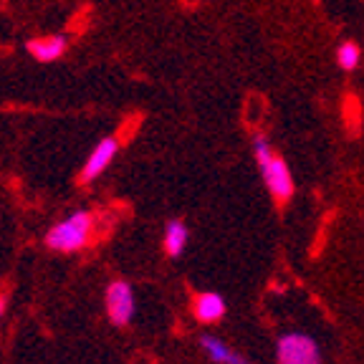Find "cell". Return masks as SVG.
<instances>
[{
	"mask_svg": "<svg viewBox=\"0 0 364 364\" xmlns=\"http://www.w3.org/2000/svg\"><path fill=\"white\" fill-rule=\"evenodd\" d=\"M253 154H256L258 170H261V177L266 182L268 193L273 195V200L276 203H289L296 185H294V175H291L289 165H286V159L273 152L263 134L253 136Z\"/></svg>",
	"mask_w": 364,
	"mask_h": 364,
	"instance_id": "1",
	"label": "cell"
},
{
	"mask_svg": "<svg viewBox=\"0 0 364 364\" xmlns=\"http://www.w3.org/2000/svg\"><path fill=\"white\" fill-rule=\"evenodd\" d=\"M91 230H94V215L89 210H79L48 228L43 240L48 248L58 250V253H76V250L86 248Z\"/></svg>",
	"mask_w": 364,
	"mask_h": 364,
	"instance_id": "2",
	"label": "cell"
},
{
	"mask_svg": "<svg viewBox=\"0 0 364 364\" xmlns=\"http://www.w3.org/2000/svg\"><path fill=\"white\" fill-rule=\"evenodd\" d=\"M276 364H324L318 344L304 331H286L276 341Z\"/></svg>",
	"mask_w": 364,
	"mask_h": 364,
	"instance_id": "3",
	"label": "cell"
},
{
	"mask_svg": "<svg viewBox=\"0 0 364 364\" xmlns=\"http://www.w3.org/2000/svg\"><path fill=\"white\" fill-rule=\"evenodd\" d=\"M104 306H107L109 321L114 326H127L134 318V289L127 281H112L104 294Z\"/></svg>",
	"mask_w": 364,
	"mask_h": 364,
	"instance_id": "4",
	"label": "cell"
},
{
	"mask_svg": "<svg viewBox=\"0 0 364 364\" xmlns=\"http://www.w3.org/2000/svg\"><path fill=\"white\" fill-rule=\"evenodd\" d=\"M117 152H119V139H117V136H104L102 142L91 149L84 167H81V172H79L81 185H89V182H94L99 175H104V170H107L114 162V157H117Z\"/></svg>",
	"mask_w": 364,
	"mask_h": 364,
	"instance_id": "5",
	"label": "cell"
},
{
	"mask_svg": "<svg viewBox=\"0 0 364 364\" xmlns=\"http://www.w3.org/2000/svg\"><path fill=\"white\" fill-rule=\"evenodd\" d=\"M225 311H228L225 299L220 294H215V291H203V294L195 296L193 314L203 324H215V321H220L225 316Z\"/></svg>",
	"mask_w": 364,
	"mask_h": 364,
	"instance_id": "6",
	"label": "cell"
},
{
	"mask_svg": "<svg viewBox=\"0 0 364 364\" xmlns=\"http://www.w3.org/2000/svg\"><path fill=\"white\" fill-rule=\"evenodd\" d=\"M26 51L31 53V58L41 63H51L66 53V38L63 36H41V38H31L26 43Z\"/></svg>",
	"mask_w": 364,
	"mask_h": 364,
	"instance_id": "7",
	"label": "cell"
},
{
	"mask_svg": "<svg viewBox=\"0 0 364 364\" xmlns=\"http://www.w3.org/2000/svg\"><path fill=\"white\" fill-rule=\"evenodd\" d=\"M200 349H203V352L208 354L215 364H253L248 357H243V354H238L235 349L228 347L220 336L203 334L200 336Z\"/></svg>",
	"mask_w": 364,
	"mask_h": 364,
	"instance_id": "8",
	"label": "cell"
},
{
	"mask_svg": "<svg viewBox=\"0 0 364 364\" xmlns=\"http://www.w3.org/2000/svg\"><path fill=\"white\" fill-rule=\"evenodd\" d=\"M190 240V230L185 225V220H170L165 225V233H162V245H165V253L172 258H180L188 248Z\"/></svg>",
	"mask_w": 364,
	"mask_h": 364,
	"instance_id": "9",
	"label": "cell"
},
{
	"mask_svg": "<svg viewBox=\"0 0 364 364\" xmlns=\"http://www.w3.org/2000/svg\"><path fill=\"white\" fill-rule=\"evenodd\" d=\"M362 61V51H359V46L354 41H347V43L339 46V51H336V63H339L344 71H354Z\"/></svg>",
	"mask_w": 364,
	"mask_h": 364,
	"instance_id": "10",
	"label": "cell"
},
{
	"mask_svg": "<svg viewBox=\"0 0 364 364\" xmlns=\"http://www.w3.org/2000/svg\"><path fill=\"white\" fill-rule=\"evenodd\" d=\"M6 309H8V299H6V294H0V324H3V316H6Z\"/></svg>",
	"mask_w": 364,
	"mask_h": 364,
	"instance_id": "11",
	"label": "cell"
}]
</instances>
